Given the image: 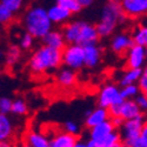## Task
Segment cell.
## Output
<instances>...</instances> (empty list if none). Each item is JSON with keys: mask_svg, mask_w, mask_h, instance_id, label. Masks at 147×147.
<instances>
[{"mask_svg": "<svg viewBox=\"0 0 147 147\" xmlns=\"http://www.w3.org/2000/svg\"><path fill=\"white\" fill-rule=\"evenodd\" d=\"M125 99L121 95V88L114 84H106L100 88L96 96L98 106L109 108L114 105H119Z\"/></svg>", "mask_w": 147, "mask_h": 147, "instance_id": "cell-6", "label": "cell"}, {"mask_svg": "<svg viewBox=\"0 0 147 147\" xmlns=\"http://www.w3.org/2000/svg\"><path fill=\"white\" fill-rule=\"evenodd\" d=\"M146 48H147V46H146Z\"/></svg>", "mask_w": 147, "mask_h": 147, "instance_id": "cell-39", "label": "cell"}, {"mask_svg": "<svg viewBox=\"0 0 147 147\" xmlns=\"http://www.w3.org/2000/svg\"><path fill=\"white\" fill-rule=\"evenodd\" d=\"M142 111L140 109V107L138 106L136 99H125L120 105V112L119 115L124 119V120H128V119H133L142 115Z\"/></svg>", "mask_w": 147, "mask_h": 147, "instance_id": "cell-18", "label": "cell"}, {"mask_svg": "<svg viewBox=\"0 0 147 147\" xmlns=\"http://www.w3.org/2000/svg\"><path fill=\"white\" fill-rule=\"evenodd\" d=\"M134 44L147 46V24H139L132 31Z\"/></svg>", "mask_w": 147, "mask_h": 147, "instance_id": "cell-24", "label": "cell"}, {"mask_svg": "<svg viewBox=\"0 0 147 147\" xmlns=\"http://www.w3.org/2000/svg\"><path fill=\"white\" fill-rule=\"evenodd\" d=\"M146 125H147V114H146Z\"/></svg>", "mask_w": 147, "mask_h": 147, "instance_id": "cell-37", "label": "cell"}, {"mask_svg": "<svg viewBox=\"0 0 147 147\" xmlns=\"http://www.w3.org/2000/svg\"><path fill=\"white\" fill-rule=\"evenodd\" d=\"M14 16H16V13H13V12L8 9L6 6L0 4V21H1L3 25L8 26L9 24L14 20Z\"/></svg>", "mask_w": 147, "mask_h": 147, "instance_id": "cell-28", "label": "cell"}, {"mask_svg": "<svg viewBox=\"0 0 147 147\" xmlns=\"http://www.w3.org/2000/svg\"><path fill=\"white\" fill-rule=\"evenodd\" d=\"M64 129L69 132V133H73V134H78L79 136V126L77 122L72 121V120H68L64 124Z\"/></svg>", "mask_w": 147, "mask_h": 147, "instance_id": "cell-33", "label": "cell"}, {"mask_svg": "<svg viewBox=\"0 0 147 147\" xmlns=\"http://www.w3.org/2000/svg\"><path fill=\"white\" fill-rule=\"evenodd\" d=\"M1 5L6 6L8 9H11L13 13H19L22 9L24 0H1Z\"/></svg>", "mask_w": 147, "mask_h": 147, "instance_id": "cell-30", "label": "cell"}, {"mask_svg": "<svg viewBox=\"0 0 147 147\" xmlns=\"http://www.w3.org/2000/svg\"><path fill=\"white\" fill-rule=\"evenodd\" d=\"M12 113L18 117H24L28 114V106L27 102L21 99V98H17L13 100V106H12Z\"/></svg>", "mask_w": 147, "mask_h": 147, "instance_id": "cell-26", "label": "cell"}, {"mask_svg": "<svg viewBox=\"0 0 147 147\" xmlns=\"http://www.w3.org/2000/svg\"><path fill=\"white\" fill-rule=\"evenodd\" d=\"M141 93V90L138 84H131L126 86H121V95L124 99H136Z\"/></svg>", "mask_w": 147, "mask_h": 147, "instance_id": "cell-25", "label": "cell"}, {"mask_svg": "<svg viewBox=\"0 0 147 147\" xmlns=\"http://www.w3.org/2000/svg\"><path fill=\"white\" fill-rule=\"evenodd\" d=\"M84 21H68L63 26V33L67 44H79Z\"/></svg>", "mask_w": 147, "mask_h": 147, "instance_id": "cell-17", "label": "cell"}, {"mask_svg": "<svg viewBox=\"0 0 147 147\" xmlns=\"http://www.w3.org/2000/svg\"><path fill=\"white\" fill-rule=\"evenodd\" d=\"M100 39L99 32H98L96 25L93 24L82 22V27H81V33H80V39H79V44L82 46L86 45H91V44H96Z\"/></svg>", "mask_w": 147, "mask_h": 147, "instance_id": "cell-14", "label": "cell"}, {"mask_svg": "<svg viewBox=\"0 0 147 147\" xmlns=\"http://www.w3.org/2000/svg\"><path fill=\"white\" fill-rule=\"evenodd\" d=\"M63 64L76 71L85 66V48L80 44H67L63 50Z\"/></svg>", "mask_w": 147, "mask_h": 147, "instance_id": "cell-5", "label": "cell"}, {"mask_svg": "<svg viewBox=\"0 0 147 147\" xmlns=\"http://www.w3.org/2000/svg\"><path fill=\"white\" fill-rule=\"evenodd\" d=\"M55 81L58 84V86H60L64 90L74 88L78 82L77 71L73 68H69V67L59 68L58 73L55 74Z\"/></svg>", "mask_w": 147, "mask_h": 147, "instance_id": "cell-11", "label": "cell"}, {"mask_svg": "<svg viewBox=\"0 0 147 147\" xmlns=\"http://www.w3.org/2000/svg\"><path fill=\"white\" fill-rule=\"evenodd\" d=\"M78 1L82 5V7H88L94 3V0H78Z\"/></svg>", "mask_w": 147, "mask_h": 147, "instance_id": "cell-36", "label": "cell"}, {"mask_svg": "<svg viewBox=\"0 0 147 147\" xmlns=\"http://www.w3.org/2000/svg\"><path fill=\"white\" fill-rule=\"evenodd\" d=\"M126 19L127 17L122 9L121 0H107L101 9L100 19L96 24L100 38L111 36L119 24L124 22Z\"/></svg>", "mask_w": 147, "mask_h": 147, "instance_id": "cell-3", "label": "cell"}, {"mask_svg": "<svg viewBox=\"0 0 147 147\" xmlns=\"http://www.w3.org/2000/svg\"><path fill=\"white\" fill-rule=\"evenodd\" d=\"M111 121H112V124L114 125V127L117 129H120V127L122 126V124H124V119H122L121 117H111Z\"/></svg>", "mask_w": 147, "mask_h": 147, "instance_id": "cell-35", "label": "cell"}, {"mask_svg": "<svg viewBox=\"0 0 147 147\" xmlns=\"http://www.w3.org/2000/svg\"><path fill=\"white\" fill-rule=\"evenodd\" d=\"M63 65V51L42 44L32 53L27 66L33 77H44L58 71Z\"/></svg>", "mask_w": 147, "mask_h": 147, "instance_id": "cell-1", "label": "cell"}, {"mask_svg": "<svg viewBox=\"0 0 147 147\" xmlns=\"http://www.w3.org/2000/svg\"><path fill=\"white\" fill-rule=\"evenodd\" d=\"M115 129L117 128L112 124L111 119L90 128V139L86 142V147H101V142Z\"/></svg>", "mask_w": 147, "mask_h": 147, "instance_id": "cell-7", "label": "cell"}, {"mask_svg": "<svg viewBox=\"0 0 147 147\" xmlns=\"http://www.w3.org/2000/svg\"><path fill=\"white\" fill-rule=\"evenodd\" d=\"M138 85L141 90V92L147 91V65H145V67L142 68V76L138 81Z\"/></svg>", "mask_w": 147, "mask_h": 147, "instance_id": "cell-34", "label": "cell"}, {"mask_svg": "<svg viewBox=\"0 0 147 147\" xmlns=\"http://www.w3.org/2000/svg\"><path fill=\"white\" fill-rule=\"evenodd\" d=\"M55 1L60 6H63V7L67 8L68 11H71L73 14L79 13V12H81V9L84 8L82 5L78 1V0H55Z\"/></svg>", "mask_w": 147, "mask_h": 147, "instance_id": "cell-27", "label": "cell"}, {"mask_svg": "<svg viewBox=\"0 0 147 147\" xmlns=\"http://www.w3.org/2000/svg\"><path fill=\"white\" fill-rule=\"evenodd\" d=\"M47 12H48V16H50V19L55 25H65L66 22L69 21L71 17L73 14L71 11H68L67 8H65L63 6H60L59 4L52 5L47 9Z\"/></svg>", "mask_w": 147, "mask_h": 147, "instance_id": "cell-16", "label": "cell"}, {"mask_svg": "<svg viewBox=\"0 0 147 147\" xmlns=\"http://www.w3.org/2000/svg\"><path fill=\"white\" fill-rule=\"evenodd\" d=\"M111 119V113H109L108 108L101 107V106H98L96 108L92 109V112L86 115V119H85V126L86 128H92L96 125L101 124L104 121H107Z\"/></svg>", "mask_w": 147, "mask_h": 147, "instance_id": "cell-13", "label": "cell"}, {"mask_svg": "<svg viewBox=\"0 0 147 147\" xmlns=\"http://www.w3.org/2000/svg\"><path fill=\"white\" fill-rule=\"evenodd\" d=\"M142 76V68H125L124 73L119 79L120 86H126L131 84H138Z\"/></svg>", "mask_w": 147, "mask_h": 147, "instance_id": "cell-22", "label": "cell"}, {"mask_svg": "<svg viewBox=\"0 0 147 147\" xmlns=\"http://www.w3.org/2000/svg\"><path fill=\"white\" fill-rule=\"evenodd\" d=\"M14 134L13 124L7 114L0 113V141L1 146H8V141L12 139Z\"/></svg>", "mask_w": 147, "mask_h": 147, "instance_id": "cell-19", "label": "cell"}, {"mask_svg": "<svg viewBox=\"0 0 147 147\" xmlns=\"http://www.w3.org/2000/svg\"><path fill=\"white\" fill-rule=\"evenodd\" d=\"M34 41H35V38L28 32H25L21 38H20V41H19V46L21 47L22 51H30L31 48L33 47L34 45Z\"/></svg>", "mask_w": 147, "mask_h": 147, "instance_id": "cell-29", "label": "cell"}, {"mask_svg": "<svg viewBox=\"0 0 147 147\" xmlns=\"http://www.w3.org/2000/svg\"><path fill=\"white\" fill-rule=\"evenodd\" d=\"M41 42L44 45L51 46L53 48H58V50H61V51L67 45L63 31H59V30H51L41 39Z\"/></svg>", "mask_w": 147, "mask_h": 147, "instance_id": "cell-20", "label": "cell"}, {"mask_svg": "<svg viewBox=\"0 0 147 147\" xmlns=\"http://www.w3.org/2000/svg\"><path fill=\"white\" fill-rule=\"evenodd\" d=\"M51 147H77L80 138L78 134L69 133L65 129L57 132L52 138H50Z\"/></svg>", "mask_w": 147, "mask_h": 147, "instance_id": "cell-12", "label": "cell"}, {"mask_svg": "<svg viewBox=\"0 0 147 147\" xmlns=\"http://www.w3.org/2000/svg\"><path fill=\"white\" fill-rule=\"evenodd\" d=\"M12 106H13V100L7 96H3L0 99V113L4 114L12 113Z\"/></svg>", "mask_w": 147, "mask_h": 147, "instance_id": "cell-31", "label": "cell"}, {"mask_svg": "<svg viewBox=\"0 0 147 147\" xmlns=\"http://www.w3.org/2000/svg\"><path fill=\"white\" fill-rule=\"evenodd\" d=\"M121 6L127 19L131 20L147 14V0H121Z\"/></svg>", "mask_w": 147, "mask_h": 147, "instance_id": "cell-10", "label": "cell"}, {"mask_svg": "<svg viewBox=\"0 0 147 147\" xmlns=\"http://www.w3.org/2000/svg\"><path fill=\"white\" fill-rule=\"evenodd\" d=\"M136 101L138 104V106L140 107V109L142 111L144 114H147V95L141 92L137 98H136Z\"/></svg>", "mask_w": 147, "mask_h": 147, "instance_id": "cell-32", "label": "cell"}, {"mask_svg": "<svg viewBox=\"0 0 147 147\" xmlns=\"http://www.w3.org/2000/svg\"><path fill=\"white\" fill-rule=\"evenodd\" d=\"M145 125H146V114L125 120L119 129L122 139V146L139 147L141 131Z\"/></svg>", "mask_w": 147, "mask_h": 147, "instance_id": "cell-4", "label": "cell"}, {"mask_svg": "<svg viewBox=\"0 0 147 147\" xmlns=\"http://www.w3.org/2000/svg\"><path fill=\"white\" fill-rule=\"evenodd\" d=\"M85 48V67L87 68H95L100 64L102 52L101 48L96 44H91L84 46Z\"/></svg>", "mask_w": 147, "mask_h": 147, "instance_id": "cell-15", "label": "cell"}, {"mask_svg": "<svg viewBox=\"0 0 147 147\" xmlns=\"http://www.w3.org/2000/svg\"><path fill=\"white\" fill-rule=\"evenodd\" d=\"M51 139L45 134L36 132V131H30L26 132L25 139H24V145L31 146V147H48L50 146Z\"/></svg>", "mask_w": 147, "mask_h": 147, "instance_id": "cell-21", "label": "cell"}, {"mask_svg": "<svg viewBox=\"0 0 147 147\" xmlns=\"http://www.w3.org/2000/svg\"><path fill=\"white\" fill-rule=\"evenodd\" d=\"M147 61L146 46L134 44L125 55V68H144Z\"/></svg>", "mask_w": 147, "mask_h": 147, "instance_id": "cell-8", "label": "cell"}, {"mask_svg": "<svg viewBox=\"0 0 147 147\" xmlns=\"http://www.w3.org/2000/svg\"><path fill=\"white\" fill-rule=\"evenodd\" d=\"M144 93H145V94H146V95H147V91H145V92H144Z\"/></svg>", "mask_w": 147, "mask_h": 147, "instance_id": "cell-38", "label": "cell"}, {"mask_svg": "<svg viewBox=\"0 0 147 147\" xmlns=\"http://www.w3.org/2000/svg\"><path fill=\"white\" fill-rule=\"evenodd\" d=\"M53 22L50 19L45 7L33 5L26 9L22 16V26L26 32L31 33L35 39H42L52 30Z\"/></svg>", "mask_w": 147, "mask_h": 147, "instance_id": "cell-2", "label": "cell"}, {"mask_svg": "<svg viewBox=\"0 0 147 147\" xmlns=\"http://www.w3.org/2000/svg\"><path fill=\"white\" fill-rule=\"evenodd\" d=\"M133 45H134V40H133L132 33L120 32V33L114 34L111 39L112 52L121 58H125L126 53L128 52V50Z\"/></svg>", "mask_w": 147, "mask_h": 147, "instance_id": "cell-9", "label": "cell"}, {"mask_svg": "<svg viewBox=\"0 0 147 147\" xmlns=\"http://www.w3.org/2000/svg\"><path fill=\"white\" fill-rule=\"evenodd\" d=\"M21 47L18 46V45H11L7 51H6V55H5V65L6 67L11 68L16 66L19 60L21 58Z\"/></svg>", "mask_w": 147, "mask_h": 147, "instance_id": "cell-23", "label": "cell"}]
</instances>
